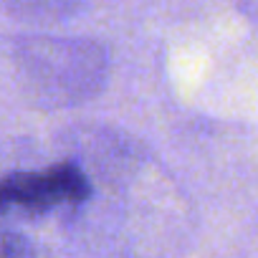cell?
I'll use <instances>...</instances> for the list:
<instances>
[{
    "label": "cell",
    "mask_w": 258,
    "mask_h": 258,
    "mask_svg": "<svg viewBox=\"0 0 258 258\" xmlns=\"http://www.w3.org/2000/svg\"><path fill=\"white\" fill-rule=\"evenodd\" d=\"M21 61L36 94L58 104L91 94L106 71V56L91 41L36 38L21 48Z\"/></svg>",
    "instance_id": "1"
},
{
    "label": "cell",
    "mask_w": 258,
    "mask_h": 258,
    "mask_svg": "<svg viewBox=\"0 0 258 258\" xmlns=\"http://www.w3.org/2000/svg\"><path fill=\"white\" fill-rule=\"evenodd\" d=\"M94 187L74 162L21 170L0 177V218H41L61 208L84 205Z\"/></svg>",
    "instance_id": "2"
},
{
    "label": "cell",
    "mask_w": 258,
    "mask_h": 258,
    "mask_svg": "<svg viewBox=\"0 0 258 258\" xmlns=\"http://www.w3.org/2000/svg\"><path fill=\"white\" fill-rule=\"evenodd\" d=\"M86 0H0V8L18 18H66Z\"/></svg>",
    "instance_id": "3"
},
{
    "label": "cell",
    "mask_w": 258,
    "mask_h": 258,
    "mask_svg": "<svg viewBox=\"0 0 258 258\" xmlns=\"http://www.w3.org/2000/svg\"><path fill=\"white\" fill-rule=\"evenodd\" d=\"M0 258H36V250L21 233L0 228Z\"/></svg>",
    "instance_id": "4"
}]
</instances>
